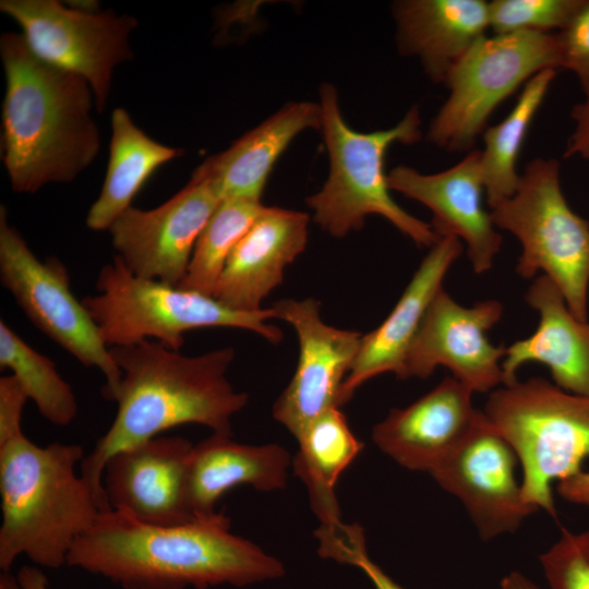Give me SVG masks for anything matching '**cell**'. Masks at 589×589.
I'll return each mask as SVG.
<instances>
[{
    "label": "cell",
    "instance_id": "24",
    "mask_svg": "<svg viewBox=\"0 0 589 589\" xmlns=\"http://www.w3.org/2000/svg\"><path fill=\"white\" fill-rule=\"evenodd\" d=\"M290 464L280 445L241 444L231 435L213 433L193 446L187 476L189 510L195 519L209 516L218 500L241 484L264 492L284 489Z\"/></svg>",
    "mask_w": 589,
    "mask_h": 589
},
{
    "label": "cell",
    "instance_id": "3",
    "mask_svg": "<svg viewBox=\"0 0 589 589\" xmlns=\"http://www.w3.org/2000/svg\"><path fill=\"white\" fill-rule=\"evenodd\" d=\"M0 52L3 163L12 189L34 193L47 183L73 180L100 146L88 82L39 59L22 34L3 33Z\"/></svg>",
    "mask_w": 589,
    "mask_h": 589
},
{
    "label": "cell",
    "instance_id": "26",
    "mask_svg": "<svg viewBox=\"0 0 589 589\" xmlns=\"http://www.w3.org/2000/svg\"><path fill=\"white\" fill-rule=\"evenodd\" d=\"M297 441L294 472L308 489L320 529H334L342 524L335 493L337 481L364 445L351 431L339 407L329 408L312 420Z\"/></svg>",
    "mask_w": 589,
    "mask_h": 589
},
{
    "label": "cell",
    "instance_id": "19",
    "mask_svg": "<svg viewBox=\"0 0 589 589\" xmlns=\"http://www.w3.org/2000/svg\"><path fill=\"white\" fill-rule=\"evenodd\" d=\"M308 225L305 213L264 206L232 250L213 297L235 311H261L285 268L303 252Z\"/></svg>",
    "mask_w": 589,
    "mask_h": 589
},
{
    "label": "cell",
    "instance_id": "4",
    "mask_svg": "<svg viewBox=\"0 0 589 589\" xmlns=\"http://www.w3.org/2000/svg\"><path fill=\"white\" fill-rule=\"evenodd\" d=\"M84 458L79 444L45 447L23 433L0 444V568L19 555L35 565H67L75 541L103 512L88 483L75 472Z\"/></svg>",
    "mask_w": 589,
    "mask_h": 589
},
{
    "label": "cell",
    "instance_id": "35",
    "mask_svg": "<svg viewBox=\"0 0 589 589\" xmlns=\"http://www.w3.org/2000/svg\"><path fill=\"white\" fill-rule=\"evenodd\" d=\"M585 96L586 99L573 108L575 128L567 140L564 157L589 159V93Z\"/></svg>",
    "mask_w": 589,
    "mask_h": 589
},
{
    "label": "cell",
    "instance_id": "1",
    "mask_svg": "<svg viewBox=\"0 0 589 589\" xmlns=\"http://www.w3.org/2000/svg\"><path fill=\"white\" fill-rule=\"evenodd\" d=\"M223 512L159 526L118 510L101 512L73 544L68 566L101 576L123 589L244 587L285 575V567L253 542L230 531Z\"/></svg>",
    "mask_w": 589,
    "mask_h": 589
},
{
    "label": "cell",
    "instance_id": "10",
    "mask_svg": "<svg viewBox=\"0 0 589 589\" xmlns=\"http://www.w3.org/2000/svg\"><path fill=\"white\" fill-rule=\"evenodd\" d=\"M0 279L28 320L85 366L103 372V395L113 401L121 380L110 348L71 291L65 265L55 256L39 260L0 207Z\"/></svg>",
    "mask_w": 589,
    "mask_h": 589
},
{
    "label": "cell",
    "instance_id": "22",
    "mask_svg": "<svg viewBox=\"0 0 589 589\" xmlns=\"http://www.w3.org/2000/svg\"><path fill=\"white\" fill-rule=\"evenodd\" d=\"M400 53L416 56L429 79L445 80L490 29L484 0H404L393 5Z\"/></svg>",
    "mask_w": 589,
    "mask_h": 589
},
{
    "label": "cell",
    "instance_id": "5",
    "mask_svg": "<svg viewBox=\"0 0 589 589\" xmlns=\"http://www.w3.org/2000/svg\"><path fill=\"white\" fill-rule=\"evenodd\" d=\"M322 128L329 156V175L322 190L306 199L314 220L334 237L360 230L370 215H378L420 247H433L440 236L428 224L401 208L392 197L384 160L390 145L421 139L417 106L393 128L370 133L352 130L344 120L332 84L320 91Z\"/></svg>",
    "mask_w": 589,
    "mask_h": 589
},
{
    "label": "cell",
    "instance_id": "29",
    "mask_svg": "<svg viewBox=\"0 0 589 589\" xmlns=\"http://www.w3.org/2000/svg\"><path fill=\"white\" fill-rule=\"evenodd\" d=\"M263 208L259 200L221 201L202 230L178 287L213 297L232 250Z\"/></svg>",
    "mask_w": 589,
    "mask_h": 589
},
{
    "label": "cell",
    "instance_id": "36",
    "mask_svg": "<svg viewBox=\"0 0 589 589\" xmlns=\"http://www.w3.org/2000/svg\"><path fill=\"white\" fill-rule=\"evenodd\" d=\"M557 492L567 502L589 506V471L582 470L558 482Z\"/></svg>",
    "mask_w": 589,
    "mask_h": 589
},
{
    "label": "cell",
    "instance_id": "33",
    "mask_svg": "<svg viewBox=\"0 0 589 589\" xmlns=\"http://www.w3.org/2000/svg\"><path fill=\"white\" fill-rule=\"evenodd\" d=\"M27 399L13 374L0 377V444L23 433L22 416Z\"/></svg>",
    "mask_w": 589,
    "mask_h": 589
},
{
    "label": "cell",
    "instance_id": "15",
    "mask_svg": "<svg viewBox=\"0 0 589 589\" xmlns=\"http://www.w3.org/2000/svg\"><path fill=\"white\" fill-rule=\"evenodd\" d=\"M518 465L514 449L484 417L430 474L462 503L481 539L489 541L515 532L538 512L524 497Z\"/></svg>",
    "mask_w": 589,
    "mask_h": 589
},
{
    "label": "cell",
    "instance_id": "16",
    "mask_svg": "<svg viewBox=\"0 0 589 589\" xmlns=\"http://www.w3.org/2000/svg\"><path fill=\"white\" fill-rule=\"evenodd\" d=\"M193 446L184 437L159 435L113 455L103 476L110 508L148 525L194 520L187 502Z\"/></svg>",
    "mask_w": 589,
    "mask_h": 589
},
{
    "label": "cell",
    "instance_id": "27",
    "mask_svg": "<svg viewBox=\"0 0 589 589\" xmlns=\"http://www.w3.org/2000/svg\"><path fill=\"white\" fill-rule=\"evenodd\" d=\"M556 76V70L546 69L533 75L526 84L510 111L498 123L486 127L482 133L480 169L490 208L510 197L520 181L517 161L529 127L542 105Z\"/></svg>",
    "mask_w": 589,
    "mask_h": 589
},
{
    "label": "cell",
    "instance_id": "17",
    "mask_svg": "<svg viewBox=\"0 0 589 589\" xmlns=\"http://www.w3.org/2000/svg\"><path fill=\"white\" fill-rule=\"evenodd\" d=\"M473 392L453 376L373 426L374 444L398 465L431 473L483 422Z\"/></svg>",
    "mask_w": 589,
    "mask_h": 589
},
{
    "label": "cell",
    "instance_id": "28",
    "mask_svg": "<svg viewBox=\"0 0 589 589\" xmlns=\"http://www.w3.org/2000/svg\"><path fill=\"white\" fill-rule=\"evenodd\" d=\"M0 368L12 371L49 422L65 426L75 419V395L59 374L55 362L26 344L3 321H0Z\"/></svg>",
    "mask_w": 589,
    "mask_h": 589
},
{
    "label": "cell",
    "instance_id": "13",
    "mask_svg": "<svg viewBox=\"0 0 589 589\" xmlns=\"http://www.w3.org/2000/svg\"><path fill=\"white\" fill-rule=\"evenodd\" d=\"M220 202L213 185L193 173L161 205L147 211L129 207L108 229L117 256L134 275L178 287L195 243Z\"/></svg>",
    "mask_w": 589,
    "mask_h": 589
},
{
    "label": "cell",
    "instance_id": "14",
    "mask_svg": "<svg viewBox=\"0 0 589 589\" xmlns=\"http://www.w3.org/2000/svg\"><path fill=\"white\" fill-rule=\"evenodd\" d=\"M320 305L306 298L284 299L272 306L277 318L294 328L299 340L294 374L273 407L275 420L296 438L321 413L340 407V390L362 338L358 332L324 323Z\"/></svg>",
    "mask_w": 589,
    "mask_h": 589
},
{
    "label": "cell",
    "instance_id": "12",
    "mask_svg": "<svg viewBox=\"0 0 589 589\" xmlns=\"http://www.w3.org/2000/svg\"><path fill=\"white\" fill-rule=\"evenodd\" d=\"M503 312L497 300L464 306L442 288L425 312L397 378H426L437 366H445L473 393L494 390L503 384L506 347L493 345L488 332Z\"/></svg>",
    "mask_w": 589,
    "mask_h": 589
},
{
    "label": "cell",
    "instance_id": "6",
    "mask_svg": "<svg viewBox=\"0 0 589 589\" xmlns=\"http://www.w3.org/2000/svg\"><path fill=\"white\" fill-rule=\"evenodd\" d=\"M482 412L518 458L526 502L555 517L553 484L589 457V396L531 377L490 392Z\"/></svg>",
    "mask_w": 589,
    "mask_h": 589
},
{
    "label": "cell",
    "instance_id": "38",
    "mask_svg": "<svg viewBox=\"0 0 589 589\" xmlns=\"http://www.w3.org/2000/svg\"><path fill=\"white\" fill-rule=\"evenodd\" d=\"M501 589H540L533 581L519 572H512L503 577Z\"/></svg>",
    "mask_w": 589,
    "mask_h": 589
},
{
    "label": "cell",
    "instance_id": "20",
    "mask_svg": "<svg viewBox=\"0 0 589 589\" xmlns=\"http://www.w3.org/2000/svg\"><path fill=\"white\" fill-rule=\"evenodd\" d=\"M461 252V240L455 236H442L430 248L387 317L362 335L358 354L340 390V406L370 378L387 372L399 376L425 312Z\"/></svg>",
    "mask_w": 589,
    "mask_h": 589
},
{
    "label": "cell",
    "instance_id": "18",
    "mask_svg": "<svg viewBox=\"0 0 589 589\" xmlns=\"http://www.w3.org/2000/svg\"><path fill=\"white\" fill-rule=\"evenodd\" d=\"M480 151L436 173H421L408 166L387 175L389 189L425 205L433 214L431 226L440 236H455L466 243L476 274L491 269L502 247V236L483 207L484 185Z\"/></svg>",
    "mask_w": 589,
    "mask_h": 589
},
{
    "label": "cell",
    "instance_id": "11",
    "mask_svg": "<svg viewBox=\"0 0 589 589\" xmlns=\"http://www.w3.org/2000/svg\"><path fill=\"white\" fill-rule=\"evenodd\" d=\"M0 10L21 26L39 59L84 77L98 112L104 110L115 67L133 57V16L67 8L56 0H1Z\"/></svg>",
    "mask_w": 589,
    "mask_h": 589
},
{
    "label": "cell",
    "instance_id": "21",
    "mask_svg": "<svg viewBox=\"0 0 589 589\" xmlns=\"http://www.w3.org/2000/svg\"><path fill=\"white\" fill-rule=\"evenodd\" d=\"M525 300L539 314L536 330L506 347L502 361L503 385L516 382L518 369L545 365L560 388L589 396V322L578 320L557 286L545 275L533 278Z\"/></svg>",
    "mask_w": 589,
    "mask_h": 589
},
{
    "label": "cell",
    "instance_id": "31",
    "mask_svg": "<svg viewBox=\"0 0 589 589\" xmlns=\"http://www.w3.org/2000/svg\"><path fill=\"white\" fill-rule=\"evenodd\" d=\"M540 564L552 589H589V530L574 533L563 529L560 539L540 555Z\"/></svg>",
    "mask_w": 589,
    "mask_h": 589
},
{
    "label": "cell",
    "instance_id": "8",
    "mask_svg": "<svg viewBox=\"0 0 589 589\" xmlns=\"http://www.w3.org/2000/svg\"><path fill=\"white\" fill-rule=\"evenodd\" d=\"M497 229L521 245L516 273L525 279L549 277L572 313L588 321L589 221L575 213L561 187L560 163L530 160L515 193L491 208Z\"/></svg>",
    "mask_w": 589,
    "mask_h": 589
},
{
    "label": "cell",
    "instance_id": "2",
    "mask_svg": "<svg viewBox=\"0 0 589 589\" xmlns=\"http://www.w3.org/2000/svg\"><path fill=\"white\" fill-rule=\"evenodd\" d=\"M110 353L121 371L113 400L117 413L80 462V474L103 512L111 509L103 476L113 455L188 423L231 435V418L248 402V395L236 390L227 378L235 359L232 347L184 356L159 341L144 340L110 347Z\"/></svg>",
    "mask_w": 589,
    "mask_h": 589
},
{
    "label": "cell",
    "instance_id": "7",
    "mask_svg": "<svg viewBox=\"0 0 589 589\" xmlns=\"http://www.w3.org/2000/svg\"><path fill=\"white\" fill-rule=\"evenodd\" d=\"M96 289L82 302L109 348L154 338L179 351L185 332L204 327L247 329L273 344L283 339L281 330L267 322L276 317L272 308L231 310L214 297L136 276L117 255L101 267Z\"/></svg>",
    "mask_w": 589,
    "mask_h": 589
},
{
    "label": "cell",
    "instance_id": "37",
    "mask_svg": "<svg viewBox=\"0 0 589 589\" xmlns=\"http://www.w3.org/2000/svg\"><path fill=\"white\" fill-rule=\"evenodd\" d=\"M17 577L24 589H49L48 579L41 569L35 566H23Z\"/></svg>",
    "mask_w": 589,
    "mask_h": 589
},
{
    "label": "cell",
    "instance_id": "25",
    "mask_svg": "<svg viewBox=\"0 0 589 589\" xmlns=\"http://www.w3.org/2000/svg\"><path fill=\"white\" fill-rule=\"evenodd\" d=\"M111 127L105 181L86 217V225L93 230L109 229L132 206V200L148 178L160 166L183 154L182 149L151 139L133 123L123 108L112 111Z\"/></svg>",
    "mask_w": 589,
    "mask_h": 589
},
{
    "label": "cell",
    "instance_id": "9",
    "mask_svg": "<svg viewBox=\"0 0 589 589\" xmlns=\"http://www.w3.org/2000/svg\"><path fill=\"white\" fill-rule=\"evenodd\" d=\"M555 34L485 35L452 68L448 96L430 123L426 139L449 152L469 151L493 111L533 75L558 69Z\"/></svg>",
    "mask_w": 589,
    "mask_h": 589
},
{
    "label": "cell",
    "instance_id": "30",
    "mask_svg": "<svg viewBox=\"0 0 589 589\" xmlns=\"http://www.w3.org/2000/svg\"><path fill=\"white\" fill-rule=\"evenodd\" d=\"M582 0H492L489 25L494 35L518 32L551 34L561 31Z\"/></svg>",
    "mask_w": 589,
    "mask_h": 589
},
{
    "label": "cell",
    "instance_id": "23",
    "mask_svg": "<svg viewBox=\"0 0 589 589\" xmlns=\"http://www.w3.org/2000/svg\"><path fill=\"white\" fill-rule=\"evenodd\" d=\"M321 128L320 103H290L239 137L228 149L207 158L193 173L206 179L221 201H261L275 163L291 141L302 131Z\"/></svg>",
    "mask_w": 589,
    "mask_h": 589
},
{
    "label": "cell",
    "instance_id": "32",
    "mask_svg": "<svg viewBox=\"0 0 589 589\" xmlns=\"http://www.w3.org/2000/svg\"><path fill=\"white\" fill-rule=\"evenodd\" d=\"M560 68L572 71L589 93V0H582L569 22L555 34Z\"/></svg>",
    "mask_w": 589,
    "mask_h": 589
},
{
    "label": "cell",
    "instance_id": "39",
    "mask_svg": "<svg viewBox=\"0 0 589 589\" xmlns=\"http://www.w3.org/2000/svg\"><path fill=\"white\" fill-rule=\"evenodd\" d=\"M0 589H24L17 575L10 570H2L0 574Z\"/></svg>",
    "mask_w": 589,
    "mask_h": 589
},
{
    "label": "cell",
    "instance_id": "34",
    "mask_svg": "<svg viewBox=\"0 0 589 589\" xmlns=\"http://www.w3.org/2000/svg\"><path fill=\"white\" fill-rule=\"evenodd\" d=\"M339 563L360 569L374 589H406L374 563L366 551L364 536L356 537L341 552Z\"/></svg>",
    "mask_w": 589,
    "mask_h": 589
}]
</instances>
